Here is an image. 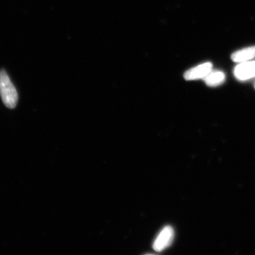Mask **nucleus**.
Segmentation results:
<instances>
[{
	"label": "nucleus",
	"mask_w": 255,
	"mask_h": 255,
	"mask_svg": "<svg viewBox=\"0 0 255 255\" xmlns=\"http://www.w3.org/2000/svg\"><path fill=\"white\" fill-rule=\"evenodd\" d=\"M0 95L3 103L9 109H14L17 105L18 93L7 73L0 71Z\"/></svg>",
	"instance_id": "1"
},
{
	"label": "nucleus",
	"mask_w": 255,
	"mask_h": 255,
	"mask_svg": "<svg viewBox=\"0 0 255 255\" xmlns=\"http://www.w3.org/2000/svg\"><path fill=\"white\" fill-rule=\"evenodd\" d=\"M212 63H208L201 64L198 66L187 70L184 73V78L187 80H199V79H204L207 76L208 74L212 70Z\"/></svg>",
	"instance_id": "4"
},
{
	"label": "nucleus",
	"mask_w": 255,
	"mask_h": 255,
	"mask_svg": "<svg viewBox=\"0 0 255 255\" xmlns=\"http://www.w3.org/2000/svg\"><path fill=\"white\" fill-rule=\"evenodd\" d=\"M174 230L170 226L163 228L154 242L153 248L155 251L161 252L168 248L174 239Z\"/></svg>",
	"instance_id": "3"
},
{
	"label": "nucleus",
	"mask_w": 255,
	"mask_h": 255,
	"mask_svg": "<svg viewBox=\"0 0 255 255\" xmlns=\"http://www.w3.org/2000/svg\"><path fill=\"white\" fill-rule=\"evenodd\" d=\"M206 85L210 87H217L222 85L226 80V75L224 73L220 70H211L207 76L204 78Z\"/></svg>",
	"instance_id": "6"
},
{
	"label": "nucleus",
	"mask_w": 255,
	"mask_h": 255,
	"mask_svg": "<svg viewBox=\"0 0 255 255\" xmlns=\"http://www.w3.org/2000/svg\"><path fill=\"white\" fill-rule=\"evenodd\" d=\"M255 58V46L248 47L237 50L231 55V58L236 63L249 61Z\"/></svg>",
	"instance_id": "5"
},
{
	"label": "nucleus",
	"mask_w": 255,
	"mask_h": 255,
	"mask_svg": "<svg viewBox=\"0 0 255 255\" xmlns=\"http://www.w3.org/2000/svg\"><path fill=\"white\" fill-rule=\"evenodd\" d=\"M234 75L241 81L251 80L255 78V60L240 63L234 70Z\"/></svg>",
	"instance_id": "2"
}]
</instances>
